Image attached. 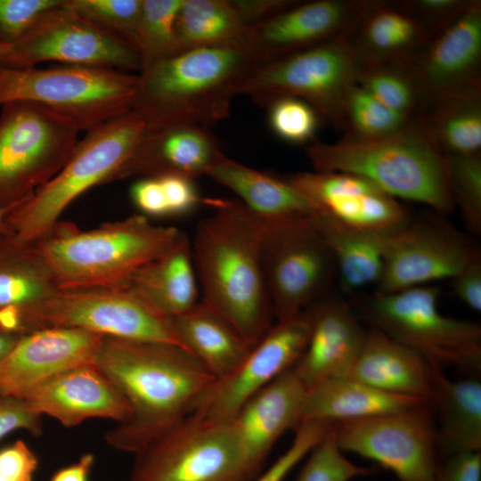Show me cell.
<instances>
[{"mask_svg":"<svg viewBox=\"0 0 481 481\" xmlns=\"http://www.w3.org/2000/svg\"><path fill=\"white\" fill-rule=\"evenodd\" d=\"M395 4L412 16L432 37L459 19L474 0H397Z\"/></svg>","mask_w":481,"mask_h":481,"instance_id":"46","label":"cell"},{"mask_svg":"<svg viewBox=\"0 0 481 481\" xmlns=\"http://www.w3.org/2000/svg\"><path fill=\"white\" fill-rule=\"evenodd\" d=\"M306 153L315 171L362 176L397 200L424 204L441 216L455 210L446 154L420 114L387 136L314 142Z\"/></svg>","mask_w":481,"mask_h":481,"instance_id":"4","label":"cell"},{"mask_svg":"<svg viewBox=\"0 0 481 481\" xmlns=\"http://www.w3.org/2000/svg\"><path fill=\"white\" fill-rule=\"evenodd\" d=\"M138 75L92 66H0V107L16 101L41 104L88 131L132 110Z\"/></svg>","mask_w":481,"mask_h":481,"instance_id":"7","label":"cell"},{"mask_svg":"<svg viewBox=\"0 0 481 481\" xmlns=\"http://www.w3.org/2000/svg\"><path fill=\"white\" fill-rule=\"evenodd\" d=\"M248 29L228 0H183L175 22L178 51L246 44Z\"/></svg>","mask_w":481,"mask_h":481,"instance_id":"36","label":"cell"},{"mask_svg":"<svg viewBox=\"0 0 481 481\" xmlns=\"http://www.w3.org/2000/svg\"><path fill=\"white\" fill-rule=\"evenodd\" d=\"M59 287L34 242L0 234V330L29 332L32 314Z\"/></svg>","mask_w":481,"mask_h":481,"instance_id":"26","label":"cell"},{"mask_svg":"<svg viewBox=\"0 0 481 481\" xmlns=\"http://www.w3.org/2000/svg\"><path fill=\"white\" fill-rule=\"evenodd\" d=\"M209 203L214 211L191 242L201 300L254 346L274 317L261 255L265 221L239 200Z\"/></svg>","mask_w":481,"mask_h":481,"instance_id":"2","label":"cell"},{"mask_svg":"<svg viewBox=\"0 0 481 481\" xmlns=\"http://www.w3.org/2000/svg\"><path fill=\"white\" fill-rule=\"evenodd\" d=\"M356 84L397 112H420L422 100L407 64L362 63Z\"/></svg>","mask_w":481,"mask_h":481,"instance_id":"39","label":"cell"},{"mask_svg":"<svg viewBox=\"0 0 481 481\" xmlns=\"http://www.w3.org/2000/svg\"><path fill=\"white\" fill-rule=\"evenodd\" d=\"M9 54V46L0 43V66H4Z\"/></svg>","mask_w":481,"mask_h":481,"instance_id":"57","label":"cell"},{"mask_svg":"<svg viewBox=\"0 0 481 481\" xmlns=\"http://www.w3.org/2000/svg\"><path fill=\"white\" fill-rule=\"evenodd\" d=\"M38 458L19 439L0 450V481H33Z\"/></svg>","mask_w":481,"mask_h":481,"instance_id":"47","label":"cell"},{"mask_svg":"<svg viewBox=\"0 0 481 481\" xmlns=\"http://www.w3.org/2000/svg\"><path fill=\"white\" fill-rule=\"evenodd\" d=\"M362 62L347 34L268 62L242 84L239 94L267 108L284 97L301 99L323 120L340 128L344 103Z\"/></svg>","mask_w":481,"mask_h":481,"instance_id":"10","label":"cell"},{"mask_svg":"<svg viewBox=\"0 0 481 481\" xmlns=\"http://www.w3.org/2000/svg\"><path fill=\"white\" fill-rule=\"evenodd\" d=\"M306 394L307 387L292 367L250 397L230 420L249 480L282 434L301 424Z\"/></svg>","mask_w":481,"mask_h":481,"instance_id":"23","label":"cell"},{"mask_svg":"<svg viewBox=\"0 0 481 481\" xmlns=\"http://www.w3.org/2000/svg\"><path fill=\"white\" fill-rule=\"evenodd\" d=\"M434 285L376 291L360 306L372 328L415 350L441 368L469 374L481 371V326L443 314Z\"/></svg>","mask_w":481,"mask_h":481,"instance_id":"9","label":"cell"},{"mask_svg":"<svg viewBox=\"0 0 481 481\" xmlns=\"http://www.w3.org/2000/svg\"><path fill=\"white\" fill-rule=\"evenodd\" d=\"M174 324L181 346L216 379L231 374L253 346L226 319L202 300L175 317Z\"/></svg>","mask_w":481,"mask_h":481,"instance_id":"30","label":"cell"},{"mask_svg":"<svg viewBox=\"0 0 481 481\" xmlns=\"http://www.w3.org/2000/svg\"><path fill=\"white\" fill-rule=\"evenodd\" d=\"M438 367L372 328L347 377L388 393L430 401Z\"/></svg>","mask_w":481,"mask_h":481,"instance_id":"27","label":"cell"},{"mask_svg":"<svg viewBox=\"0 0 481 481\" xmlns=\"http://www.w3.org/2000/svg\"><path fill=\"white\" fill-rule=\"evenodd\" d=\"M310 330L306 310L277 320L231 374L214 381L192 412L216 420H232L250 397L297 363L306 347Z\"/></svg>","mask_w":481,"mask_h":481,"instance_id":"17","label":"cell"},{"mask_svg":"<svg viewBox=\"0 0 481 481\" xmlns=\"http://www.w3.org/2000/svg\"><path fill=\"white\" fill-rule=\"evenodd\" d=\"M135 455L131 481H249L232 421L195 412Z\"/></svg>","mask_w":481,"mask_h":481,"instance_id":"11","label":"cell"},{"mask_svg":"<svg viewBox=\"0 0 481 481\" xmlns=\"http://www.w3.org/2000/svg\"><path fill=\"white\" fill-rule=\"evenodd\" d=\"M20 337L0 330V363L10 354Z\"/></svg>","mask_w":481,"mask_h":481,"instance_id":"55","label":"cell"},{"mask_svg":"<svg viewBox=\"0 0 481 481\" xmlns=\"http://www.w3.org/2000/svg\"><path fill=\"white\" fill-rule=\"evenodd\" d=\"M183 1L142 0L134 45L142 69L179 53L175 22Z\"/></svg>","mask_w":481,"mask_h":481,"instance_id":"37","label":"cell"},{"mask_svg":"<svg viewBox=\"0 0 481 481\" xmlns=\"http://www.w3.org/2000/svg\"><path fill=\"white\" fill-rule=\"evenodd\" d=\"M163 186L169 216L192 211L200 203V195L193 180L177 175L158 176Z\"/></svg>","mask_w":481,"mask_h":481,"instance_id":"50","label":"cell"},{"mask_svg":"<svg viewBox=\"0 0 481 481\" xmlns=\"http://www.w3.org/2000/svg\"><path fill=\"white\" fill-rule=\"evenodd\" d=\"M241 22L254 26L292 6L297 0H228Z\"/></svg>","mask_w":481,"mask_h":481,"instance_id":"53","label":"cell"},{"mask_svg":"<svg viewBox=\"0 0 481 481\" xmlns=\"http://www.w3.org/2000/svg\"><path fill=\"white\" fill-rule=\"evenodd\" d=\"M407 65L422 107L481 89V1L474 0L459 19L430 37Z\"/></svg>","mask_w":481,"mask_h":481,"instance_id":"19","label":"cell"},{"mask_svg":"<svg viewBox=\"0 0 481 481\" xmlns=\"http://www.w3.org/2000/svg\"><path fill=\"white\" fill-rule=\"evenodd\" d=\"M94 363L131 409L105 440L134 454L192 413L216 380L186 349L166 342L103 336Z\"/></svg>","mask_w":481,"mask_h":481,"instance_id":"1","label":"cell"},{"mask_svg":"<svg viewBox=\"0 0 481 481\" xmlns=\"http://www.w3.org/2000/svg\"><path fill=\"white\" fill-rule=\"evenodd\" d=\"M127 282L171 318L192 308L199 302V284L187 235L183 232L169 249L138 268Z\"/></svg>","mask_w":481,"mask_h":481,"instance_id":"32","label":"cell"},{"mask_svg":"<svg viewBox=\"0 0 481 481\" xmlns=\"http://www.w3.org/2000/svg\"><path fill=\"white\" fill-rule=\"evenodd\" d=\"M420 116L446 155L481 152V89L425 104Z\"/></svg>","mask_w":481,"mask_h":481,"instance_id":"35","label":"cell"},{"mask_svg":"<svg viewBox=\"0 0 481 481\" xmlns=\"http://www.w3.org/2000/svg\"><path fill=\"white\" fill-rule=\"evenodd\" d=\"M144 127L143 118L131 110L86 131L61 171L29 200L8 213L6 221L13 236L24 242L37 241L78 196L116 181Z\"/></svg>","mask_w":481,"mask_h":481,"instance_id":"6","label":"cell"},{"mask_svg":"<svg viewBox=\"0 0 481 481\" xmlns=\"http://www.w3.org/2000/svg\"><path fill=\"white\" fill-rule=\"evenodd\" d=\"M66 0H0V43L12 45Z\"/></svg>","mask_w":481,"mask_h":481,"instance_id":"44","label":"cell"},{"mask_svg":"<svg viewBox=\"0 0 481 481\" xmlns=\"http://www.w3.org/2000/svg\"><path fill=\"white\" fill-rule=\"evenodd\" d=\"M432 481H481V453L461 452L441 459Z\"/></svg>","mask_w":481,"mask_h":481,"instance_id":"51","label":"cell"},{"mask_svg":"<svg viewBox=\"0 0 481 481\" xmlns=\"http://www.w3.org/2000/svg\"><path fill=\"white\" fill-rule=\"evenodd\" d=\"M207 176L234 192L241 203L265 220L313 212L307 200L286 178L260 172L224 154Z\"/></svg>","mask_w":481,"mask_h":481,"instance_id":"33","label":"cell"},{"mask_svg":"<svg viewBox=\"0 0 481 481\" xmlns=\"http://www.w3.org/2000/svg\"><path fill=\"white\" fill-rule=\"evenodd\" d=\"M306 311L310 336L293 371L308 389L326 379L347 377L362 352L367 331L342 299L323 297Z\"/></svg>","mask_w":481,"mask_h":481,"instance_id":"25","label":"cell"},{"mask_svg":"<svg viewBox=\"0 0 481 481\" xmlns=\"http://www.w3.org/2000/svg\"><path fill=\"white\" fill-rule=\"evenodd\" d=\"M269 125L273 132L292 144L314 143L321 118L314 108L295 97H284L268 107Z\"/></svg>","mask_w":481,"mask_h":481,"instance_id":"43","label":"cell"},{"mask_svg":"<svg viewBox=\"0 0 481 481\" xmlns=\"http://www.w3.org/2000/svg\"><path fill=\"white\" fill-rule=\"evenodd\" d=\"M332 424L325 436L310 452L296 481H351L371 474L372 469L353 463L343 455L334 439Z\"/></svg>","mask_w":481,"mask_h":481,"instance_id":"42","label":"cell"},{"mask_svg":"<svg viewBox=\"0 0 481 481\" xmlns=\"http://www.w3.org/2000/svg\"><path fill=\"white\" fill-rule=\"evenodd\" d=\"M94 463L93 454H83L75 463L56 471L50 481H89Z\"/></svg>","mask_w":481,"mask_h":481,"instance_id":"54","label":"cell"},{"mask_svg":"<svg viewBox=\"0 0 481 481\" xmlns=\"http://www.w3.org/2000/svg\"><path fill=\"white\" fill-rule=\"evenodd\" d=\"M222 155L216 138L208 127L190 124L145 126L116 180L164 175L193 180L207 175Z\"/></svg>","mask_w":481,"mask_h":481,"instance_id":"24","label":"cell"},{"mask_svg":"<svg viewBox=\"0 0 481 481\" xmlns=\"http://www.w3.org/2000/svg\"><path fill=\"white\" fill-rule=\"evenodd\" d=\"M425 401L428 400L388 393L348 377L326 379L307 389L302 422H338L372 417L402 411Z\"/></svg>","mask_w":481,"mask_h":481,"instance_id":"31","label":"cell"},{"mask_svg":"<svg viewBox=\"0 0 481 481\" xmlns=\"http://www.w3.org/2000/svg\"><path fill=\"white\" fill-rule=\"evenodd\" d=\"M438 420L440 458L481 450V383L475 378L448 379L443 368L436 371L430 398Z\"/></svg>","mask_w":481,"mask_h":481,"instance_id":"29","label":"cell"},{"mask_svg":"<svg viewBox=\"0 0 481 481\" xmlns=\"http://www.w3.org/2000/svg\"><path fill=\"white\" fill-rule=\"evenodd\" d=\"M332 422L308 420L297 428L290 446L266 470L249 481H283L291 469L325 436Z\"/></svg>","mask_w":481,"mask_h":481,"instance_id":"45","label":"cell"},{"mask_svg":"<svg viewBox=\"0 0 481 481\" xmlns=\"http://www.w3.org/2000/svg\"><path fill=\"white\" fill-rule=\"evenodd\" d=\"M449 186L469 229L481 233V153L446 155Z\"/></svg>","mask_w":481,"mask_h":481,"instance_id":"41","label":"cell"},{"mask_svg":"<svg viewBox=\"0 0 481 481\" xmlns=\"http://www.w3.org/2000/svg\"><path fill=\"white\" fill-rule=\"evenodd\" d=\"M480 252L453 226L433 216L412 220L384 238L377 291L395 292L452 280Z\"/></svg>","mask_w":481,"mask_h":481,"instance_id":"15","label":"cell"},{"mask_svg":"<svg viewBox=\"0 0 481 481\" xmlns=\"http://www.w3.org/2000/svg\"><path fill=\"white\" fill-rule=\"evenodd\" d=\"M365 0L298 1L259 24L250 26L246 45L262 65L347 34Z\"/></svg>","mask_w":481,"mask_h":481,"instance_id":"20","label":"cell"},{"mask_svg":"<svg viewBox=\"0 0 481 481\" xmlns=\"http://www.w3.org/2000/svg\"><path fill=\"white\" fill-rule=\"evenodd\" d=\"M22 398L37 413L52 417L67 428L94 418L118 424L131 417L127 401L95 363L62 371L34 387Z\"/></svg>","mask_w":481,"mask_h":481,"instance_id":"22","label":"cell"},{"mask_svg":"<svg viewBox=\"0 0 481 481\" xmlns=\"http://www.w3.org/2000/svg\"><path fill=\"white\" fill-rule=\"evenodd\" d=\"M342 452L371 460L399 481H432L441 458L430 401L382 415L332 423Z\"/></svg>","mask_w":481,"mask_h":481,"instance_id":"14","label":"cell"},{"mask_svg":"<svg viewBox=\"0 0 481 481\" xmlns=\"http://www.w3.org/2000/svg\"><path fill=\"white\" fill-rule=\"evenodd\" d=\"M311 219L332 254L344 289L356 290L379 284L385 237L345 227L314 212Z\"/></svg>","mask_w":481,"mask_h":481,"instance_id":"34","label":"cell"},{"mask_svg":"<svg viewBox=\"0 0 481 481\" xmlns=\"http://www.w3.org/2000/svg\"><path fill=\"white\" fill-rule=\"evenodd\" d=\"M29 326L30 332L46 327H72L106 337L182 346L174 318L159 310L127 281L59 289L32 314Z\"/></svg>","mask_w":481,"mask_h":481,"instance_id":"13","label":"cell"},{"mask_svg":"<svg viewBox=\"0 0 481 481\" xmlns=\"http://www.w3.org/2000/svg\"><path fill=\"white\" fill-rule=\"evenodd\" d=\"M456 297L475 312L481 311V255L475 257L452 280Z\"/></svg>","mask_w":481,"mask_h":481,"instance_id":"52","label":"cell"},{"mask_svg":"<svg viewBox=\"0 0 481 481\" xmlns=\"http://www.w3.org/2000/svg\"><path fill=\"white\" fill-rule=\"evenodd\" d=\"M41 419L25 399L0 396V439L19 429L39 436L43 429Z\"/></svg>","mask_w":481,"mask_h":481,"instance_id":"48","label":"cell"},{"mask_svg":"<svg viewBox=\"0 0 481 481\" xmlns=\"http://www.w3.org/2000/svg\"><path fill=\"white\" fill-rule=\"evenodd\" d=\"M69 7L87 24L135 50L142 0H69Z\"/></svg>","mask_w":481,"mask_h":481,"instance_id":"40","label":"cell"},{"mask_svg":"<svg viewBox=\"0 0 481 481\" xmlns=\"http://www.w3.org/2000/svg\"><path fill=\"white\" fill-rule=\"evenodd\" d=\"M412 118L388 108L356 84L346 98L340 128L344 139L372 140L395 133Z\"/></svg>","mask_w":481,"mask_h":481,"instance_id":"38","label":"cell"},{"mask_svg":"<svg viewBox=\"0 0 481 481\" xmlns=\"http://www.w3.org/2000/svg\"><path fill=\"white\" fill-rule=\"evenodd\" d=\"M311 214L264 219L262 263L276 321L297 315L323 298L337 274Z\"/></svg>","mask_w":481,"mask_h":481,"instance_id":"12","label":"cell"},{"mask_svg":"<svg viewBox=\"0 0 481 481\" xmlns=\"http://www.w3.org/2000/svg\"><path fill=\"white\" fill-rule=\"evenodd\" d=\"M262 63L246 44L188 49L143 69L132 110L146 126L225 119L234 95Z\"/></svg>","mask_w":481,"mask_h":481,"instance_id":"3","label":"cell"},{"mask_svg":"<svg viewBox=\"0 0 481 481\" xmlns=\"http://www.w3.org/2000/svg\"><path fill=\"white\" fill-rule=\"evenodd\" d=\"M183 232L143 215L90 230L59 220L34 242L60 289L126 282L141 266L169 249Z\"/></svg>","mask_w":481,"mask_h":481,"instance_id":"5","label":"cell"},{"mask_svg":"<svg viewBox=\"0 0 481 481\" xmlns=\"http://www.w3.org/2000/svg\"><path fill=\"white\" fill-rule=\"evenodd\" d=\"M362 63L408 64L431 37L393 1L365 0L347 33Z\"/></svg>","mask_w":481,"mask_h":481,"instance_id":"28","label":"cell"},{"mask_svg":"<svg viewBox=\"0 0 481 481\" xmlns=\"http://www.w3.org/2000/svg\"><path fill=\"white\" fill-rule=\"evenodd\" d=\"M8 213L7 211H0V234H12L11 228L6 221Z\"/></svg>","mask_w":481,"mask_h":481,"instance_id":"56","label":"cell"},{"mask_svg":"<svg viewBox=\"0 0 481 481\" xmlns=\"http://www.w3.org/2000/svg\"><path fill=\"white\" fill-rule=\"evenodd\" d=\"M313 212L345 227L386 237L410 221L407 208L369 180L345 172H298L286 178Z\"/></svg>","mask_w":481,"mask_h":481,"instance_id":"18","label":"cell"},{"mask_svg":"<svg viewBox=\"0 0 481 481\" xmlns=\"http://www.w3.org/2000/svg\"><path fill=\"white\" fill-rule=\"evenodd\" d=\"M141 71L138 53L75 15L64 5L9 46L4 66L36 67L44 61Z\"/></svg>","mask_w":481,"mask_h":481,"instance_id":"16","label":"cell"},{"mask_svg":"<svg viewBox=\"0 0 481 481\" xmlns=\"http://www.w3.org/2000/svg\"><path fill=\"white\" fill-rule=\"evenodd\" d=\"M0 108V211L10 212L61 171L77 148L80 130L35 102H10Z\"/></svg>","mask_w":481,"mask_h":481,"instance_id":"8","label":"cell"},{"mask_svg":"<svg viewBox=\"0 0 481 481\" xmlns=\"http://www.w3.org/2000/svg\"><path fill=\"white\" fill-rule=\"evenodd\" d=\"M102 338L72 327H46L22 335L0 363V396L22 398L62 371L94 363Z\"/></svg>","mask_w":481,"mask_h":481,"instance_id":"21","label":"cell"},{"mask_svg":"<svg viewBox=\"0 0 481 481\" xmlns=\"http://www.w3.org/2000/svg\"><path fill=\"white\" fill-rule=\"evenodd\" d=\"M134 205L145 216H169L166 194L159 177H143L130 189Z\"/></svg>","mask_w":481,"mask_h":481,"instance_id":"49","label":"cell"}]
</instances>
